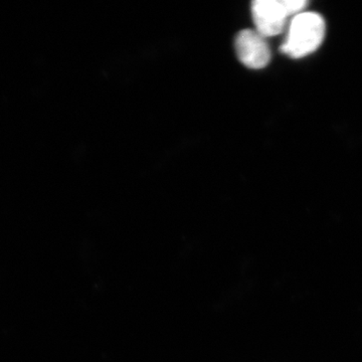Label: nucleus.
<instances>
[{
  "label": "nucleus",
  "instance_id": "obj_1",
  "mask_svg": "<svg viewBox=\"0 0 362 362\" xmlns=\"http://www.w3.org/2000/svg\"><path fill=\"white\" fill-rule=\"evenodd\" d=\"M325 21L319 13L303 11L292 18L281 52L292 59L313 54L325 37Z\"/></svg>",
  "mask_w": 362,
  "mask_h": 362
},
{
  "label": "nucleus",
  "instance_id": "obj_2",
  "mask_svg": "<svg viewBox=\"0 0 362 362\" xmlns=\"http://www.w3.org/2000/svg\"><path fill=\"white\" fill-rule=\"evenodd\" d=\"M252 14L257 32L264 37L283 33L290 18L283 0H256L252 4Z\"/></svg>",
  "mask_w": 362,
  "mask_h": 362
},
{
  "label": "nucleus",
  "instance_id": "obj_3",
  "mask_svg": "<svg viewBox=\"0 0 362 362\" xmlns=\"http://www.w3.org/2000/svg\"><path fill=\"white\" fill-rule=\"evenodd\" d=\"M235 52L238 58L247 68L261 70L271 61V51L266 37L256 30H245L235 37Z\"/></svg>",
  "mask_w": 362,
  "mask_h": 362
}]
</instances>
